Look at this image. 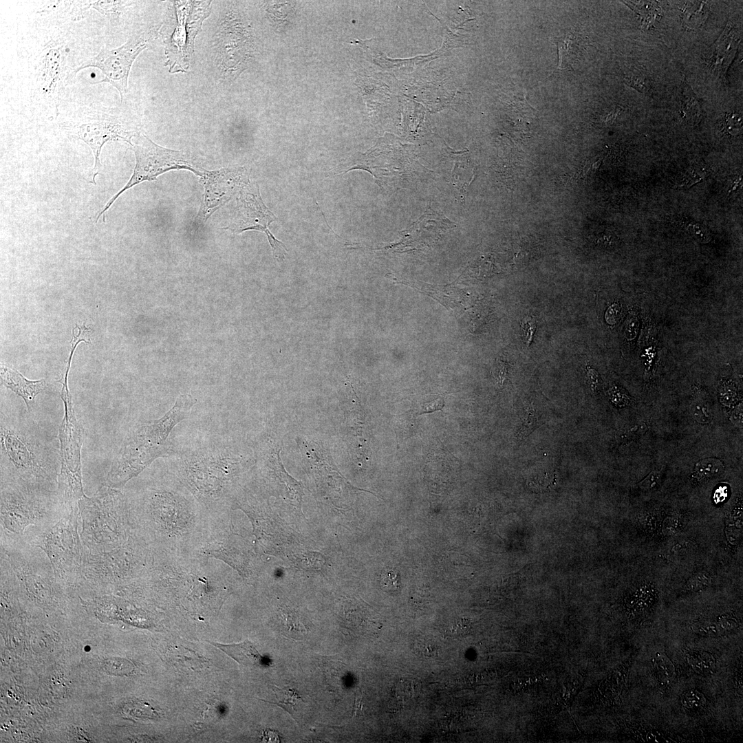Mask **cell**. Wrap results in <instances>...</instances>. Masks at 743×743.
Instances as JSON below:
<instances>
[{"instance_id": "cell-1", "label": "cell", "mask_w": 743, "mask_h": 743, "mask_svg": "<svg viewBox=\"0 0 743 743\" xmlns=\"http://www.w3.org/2000/svg\"><path fill=\"white\" fill-rule=\"evenodd\" d=\"M0 449L1 482L54 490L60 459L31 423L21 418H2Z\"/></svg>"}, {"instance_id": "cell-2", "label": "cell", "mask_w": 743, "mask_h": 743, "mask_svg": "<svg viewBox=\"0 0 743 743\" xmlns=\"http://www.w3.org/2000/svg\"><path fill=\"white\" fill-rule=\"evenodd\" d=\"M196 401L190 394H182L160 418L140 422L131 428L112 460L107 486L115 488L123 486L155 460L167 453L170 433L189 416Z\"/></svg>"}, {"instance_id": "cell-3", "label": "cell", "mask_w": 743, "mask_h": 743, "mask_svg": "<svg viewBox=\"0 0 743 743\" xmlns=\"http://www.w3.org/2000/svg\"><path fill=\"white\" fill-rule=\"evenodd\" d=\"M54 490L15 482H1V517L3 531L19 537L30 525L55 521L66 512Z\"/></svg>"}, {"instance_id": "cell-4", "label": "cell", "mask_w": 743, "mask_h": 743, "mask_svg": "<svg viewBox=\"0 0 743 743\" xmlns=\"http://www.w3.org/2000/svg\"><path fill=\"white\" fill-rule=\"evenodd\" d=\"M123 495L115 488L101 487L91 497L85 495L78 502L81 518L82 543L89 553L116 548L119 541V518L125 512Z\"/></svg>"}, {"instance_id": "cell-5", "label": "cell", "mask_w": 743, "mask_h": 743, "mask_svg": "<svg viewBox=\"0 0 743 743\" xmlns=\"http://www.w3.org/2000/svg\"><path fill=\"white\" fill-rule=\"evenodd\" d=\"M65 416L59 429L61 469L57 491L63 506L68 510L78 507L85 495L81 474L80 449L84 430L78 422L70 394L61 396Z\"/></svg>"}, {"instance_id": "cell-6", "label": "cell", "mask_w": 743, "mask_h": 743, "mask_svg": "<svg viewBox=\"0 0 743 743\" xmlns=\"http://www.w3.org/2000/svg\"><path fill=\"white\" fill-rule=\"evenodd\" d=\"M180 470L201 493L219 491L240 462V456L224 444L193 446L178 454Z\"/></svg>"}, {"instance_id": "cell-7", "label": "cell", "mask_w": 743, "mask_h": 743, "mask_svg": "<svg viewBox=\"0 0 743 743\" xmlns=\"http://www.w3.org/2000/svg\"><path fill=\"white\" fill-rule=\"evenodd\" d=\"M78 508L68 511L37 537V547L45 552L56 579L80 577L87 552L78 532Z\"/></svg>"}, {"instance_id": "cell-8", "label": "cell", "mask_w": 743, "mask_h": 743, "mask_svg": "<svg viewBox=\"0 0 743 743\" xmlns=\"http://www.w3.org/2000/svg\"><path fill=\"white\" fill-rule=\"evenodd\" d=\"M210 2L175 1V19L167 21L160 33L162 35L167 57L166 64L171 73L188 69L193 52L194 39L201 29L202 21L210 13Z\"/></svg>"}, {"instance_id": "cell-9", "label": "cell", "mask_w": 743, "mask_h": 743, "mask_svg": "<svg viewBox=\"0 0 743 743\" xmlns=\"http://www.w3.org/2000/svg\"><path fill=\"white\" fill-rule=\"evenodd\" d=\"M136 142L132 145L136 156V165L131 177L125 186L107 203L96 217V222L103 215L105 222V214L115 200L127 189L144 181L155 180L161 174L171 170H188L203 177L206 171L195 167L185 154L161 147L144 134L139 133Z\"/></svg>"}, {"instance_id": "cell-10", "label": "cell", "mask_w": 743, "mask_h": 743, "mask_svg": "<svg viewBox=\"0 0 743 743\" xmlns=\"http://www.w3.org/2000/svg\"><path fill=\"white\" fill-rule=\"evenodd\" d=\"M158 30L160 27L155 26L133 36L118 48L102 50L98 55L74 69V74L87 67L100 69L105 76L100 82L111 84L118 91L122 101L127 92L128 78L132 64L138 55L156 39Z\"/></svg>"}, {"instance_id": "cell-11", "label": "cell", "mask_w": 743, "mask_h": 743, "mask_svg": "<svg viewBox=\"0 0 743 743\" xmlns=\"http://www.w3.org/2000/svg\"><path fill=\"white\" fill-rule=\"evenodd\" d=\"M237 208L235 222L225 228L237 234L250 230L263 232L272 248L274 258L279 261L283 260L288 249L269 230L270 224L277 217L263 202L257 184H251L248 180L242 182L237 198Z\"/></svg>"}, {"instance_id": "cell-12", "label": "cell", "mask_w": 743, "mask_h": 743, "mask_svg": "<svg viewBox=\"0 0 743 743\" xmlns=\"http://www.w3.org/2000/svg\"><path fill=\"white\" fill-rule=\"evenodd\" d=\"M83 119L75 126L74 134L92 149L95 162L91 182L95 184V178L102 166L100 155L103 146L107 142L115 140H122L132 146V138L140 132L127 129L107 109L88 111Z\"/></svg>"}, {"instance_id": "cell-13", "label": "cell", "mask_w": 743, "mask_h": 743, "mask_svg": "<svg viewBox=\"0 0 743 743\" xmlns=\"http://www.w3.org/2000/svg\"><path fill=\"white\" fill-rule=\"evenodd\" d=\"M234 14H227L215 36L217 59L222 72L234 76L241 71L249 53L248 32Z\"/></svg>"}, {"instance_id": "cell-14", "label": "cell", "mask_w": 743, "mask_h": 743, "mask_svg": "<svg viewBox=\"0 0 743 743\" xmlns=\"http://www.w3.org/2000/svg\"><path fill=\"white\" fill-rule=\"evenodd\" d=\"M455 223L440 211L428 208L425 213L405 230H402L400 242L391 247L402 249H420L435 243Z\"/></svg>"}, {"instance_id": "cell-15", "label": "cell", "mask_w": 743, "mask_h": 743, "mask_svg": "<svg viewBox=\"0 0 743 743\" xmlns=\"http://www.w3.org/2000/svg\"><path fill=\"white\" fill-rule=\"evenodd\" d=\"M57 47H47L41 59L38 81L40 89L45 94L58 92L64 82L62 80L65 68L64 51Z\"/></svg>"}, {"instance_id": "cell-16", "label": "cell", "mask_w": 743, "mask_h": 743, "mask_svg": "<svg viewBox=\"0 0 743 743\" xmlns=\"http://www.w3.org/2000/svg\"><path fill=\"white\" fill-rule=\"evenodd\" d=\"M2 384L24 400L28 411L32 409L35 397L47 388L45 380H30L14 369L1 365Z\"/></svg>"}, {"instance_id": "cell-17", "label": "cell", "mask_w": 743, "mask_h": 743, "mask_svg": "<svg viewBox=\"0 0 743 743\" xmlns=\"http://www.w3.org/2000/svg\"><path fill=\"white\" fill-rule=\"evenodd\" d=\"M739 44L735 32L729 23L715 43L709 59L711 67L718 76L724 77L733 59Z\"/></svg>"}, {"instance_id": "cell-18", "label": "cell", "mask_w": 743, "mask_h": 743, "mask_svg": "<svg viewBox=\"0 0 743 743\" xmlns=\"http://www.w3.org/2000/svg\"><path fill=\"white\" fill-rule=\"evenodd\" d=\"M631 660H627L613 670L600 684L598 696L602 702L613 704L620 698L627 682L628 668Z\"/></svg>"}, {"instance_id": "cell-19", "label": "cell", "mask_w": 743, "mask_h": 743, "mask_svg": "<svg viewBox=\"0 0 743 743\" xmlns=\"http://www.w3.org/2000/svg\"><path fill=\"white\" fill-rule=\"evenodd\" d=\"M211 643L243 666L259 667L263 666L265 663L263 657L256 649L252 643L248 640L233 644L213 642Z\"/></svg>"}, {"instance_id": "cell-20", "label": "cell", "mask_w": 743, "mask_h": 743, "mask_svg": "<svg viewBox=\"0 0 743 743\" xmlns=\"http://www.w3.org/2000/svg\"><path fill=\"white\" fill-rule=\"evenodd\" d=\"M449 160L453 163L452 168L446 169L449 173L446 175L447 180L457 190V193L463 198L467 188L474 178L475 171L471 164L469 158L462 155H449Z\"/></svg>"}, {"instance_id": "cell-21", "label": "cell", "mask_w": 743, "mask_h": 743, "mask_svg": "<svg viewBox=\"0 0 743 743\" xmlns=\"http://www.w3.org/2000/svg\"><path fill=\"white\" fill-rule=\"evenodd\" d=\"M685 656L690 667L699 675L711 674L716 669V659L712 653L691 649L686 651Z\"/></svg>"}, {"instance_id": "cell-22", "label": "cell", "mask_w": 743, "mask_h": 743, "mask_svg": "<svg viewBox=\"0 0 743 743\" xmlns=\"http://www.w3.org/2000/svg\"><path fill=\"white\" fill-rule=\"evenodd\" d=\"M558 47L559 64L558 69H572L575 58L578 53V45L573 34L569 33L565 36L555 38Z\"/></svg>"}, {"instance_id": "cell-23", "label": "cell", "mask_w": 743, "mask_h": 743, "mask_svg": "<svg viewBox=\"0 0 743 743\" xmlns=\"http://www.w3.org/2000/svg\"><path fill=\"white\" fill-rule=\"evenodd\" d=\"M656 679L662 687H669L674 681L676 671L675 667L668 656L660 652H657L652 658Z\"/></svg>"}, {"instance_id": "cell-24", "label": "cell", "mask_w": 743, "mask_h": 743, "mask_svg": "<svg viewBox=\"0 0 743 743\" xmlns=\"http://www.w3.org/2000/svg\"><path fill=\"white\" fill-rule=\"evenodd\" d=\"M737 627V623L732 617L724 616L717 622L697 623L692 626L693 631L703 636H719Z\"/></svg>"}, {"instance_id": "cell-25", "label": "cell", "mask_w": 743, "mask_h": 743, "mask_svg": "<svg viewBox=\"0 0 743 743\" xmlns=\"http://www.w3.org/2000/svg\"><path fill=\"white\" fill-rule=\"evenodd\" d=\"M272 687L275 695V701L267 702L277 704L294 718V713L297 711V707L303 702L301 696L297 691L292 689L279 688L276 686H272ZM261 700L266 701L265 700Z\"/></svg>"}, {"instance_id": "cell-26", "label": "cell", "mask_w": 743, "mask_h": 743, "mask_svg": "<svg viewBox=\"0 0 743 743\" xmlns=\"http://www.w3.org/2000/svg\"><path fill=\"white\" fill-rule=\"evenodd\" d=\"M631 9L640 16L643 24L646 27L652 26L660 19V9L656 2L652 1H624Z\"/></svg>"}, {"instance_id": "cell-27", "label": "cell", "mask_w": 743, "mask_h": 743, "mask_svg": "<svg viewBox=\"0 0 743 743\" xmlns=\"http://www.w3.org/2000/svg\"><path fill=\"white\" fill-rule=\"evenodd\" d=\"M685 9L683 23L689 28L700 27L708 17L709 9L707 2L696 1Z\"/></svg>"}, {"instance_id": "cell-28", "label": "cell", "mask_w": 743, "mask_h": 743, "mask_svg": "<svg viewBox=\"0 0 743 743\" xmlns=\"http://www.w3.org/2000/svg\"><path fill=\"white\" fill-rule=\"evenodd\" d=\"M681 112L683 119L689 123H698L701 119L699 103L689 88H686L684 91L682 110Z\"/></svg>"}, {"instance_id": "cell-29", "label": "cell", "mask_w": 743, "mask_h": 743, "mask_svg": "<svg viewBox=\"0 0 743 743\" xmlns=\"http://www.w3.org/2000/svg\"><path fill=\"white\" fill-rule=\"evenodd\" d=\"M724 469L722 462L716 458H706L699 461L695 466V477L700 480L718 475Z\"/></svg>"}, {"instance_id": "cell-30", "label": "cell", "mask_w": 743, "mask_h": 743, "mask_svg": "<svg viewBox=\"0 0 743 743\" xmlns=\"http://www.w3.org/2000/svg\"><path fill=\"white\" fill-rule=\"evenodd\" d=\"M581 680L579 678L568 682L562 685L558 692L554 696L557 703L566 708L570 712V704L581 687Z\"/></svg>"}, {"instance_id": "cell-31", "label": "cell", "mask_w": 743, "mask_h": 743, "mask_svg": "<svg viewBox=\"0 0 743 743\" xmlns=\"http://www.w3.org/2000/svg\"><path fill=\"white\" fill-rule=\"evenodd\" d=\"M420 683L415 680L402 679L396 686L395 695L402 702L413 700L420 692Z\"/></svg>"}, {"instance_id": "cell-32", "label": "cell", "mask_w": 743, "mask_h": 743, "mask_svg": "<svg viewBox=\"0 0 743 743\" xmlns=\"http://www.w3.org/2000/svg\"><path fill=\"white\" fill-rule=\"evenodd\" d=\"M682 706L689 711H696L706 705L707 700L704 694L696 689H689L682 694Z\"/></svg>"}, {"instance_id": "cell-33", "label": "cell", "mask_w": 743, "mask_h": 743, "mask_svg": "<svg viewBox=\"0 0 743 743\" xmlns=\"http://www.w3.org/2000/svg\"><path fill=\"white\" fill-rule=\"evenodd\" d=\"M537 424V417L535 409L531 407H528L522 418L521 429L517 434L518 440H524L528 436L536 427Z\"/></svg>"}, {"instance_id": "cell-34", "label": "cell", "mask_w": 743, "mask_h": 743, "mask_svg": "<svg viewBox=\"0 0 743 743\" xmlns=\"http://www.w3.org/2000/svg\"><path fill=\"white\" fill-rule=\"evenodd\" d=\"M637 740L642 742H676V740L665 733L655 730H642L635 733Z\"/></svg>"}, {"instance_id": "cell-35", "label": "cell", "mask_w": 743, "mask_h": 743, "mask_svg": "<svg viewBox=\"0 0 743 743\" xmlns=\"http://www.w3.org/2000/svg\"><path fill=\"white\" fill-rule=\"evenodd\" d=\"M413 646L415 652L421 656L431 657L438 652L436 643L429 638H419L415 641Z\"/></svg>"}, {"instance_id": "cell-36", "label": "cell", "mask_w": 743, "mask_h": 743, "mask_svg": "<svg viewBox=\"0 0 743 743\" xmlns=\"http://www.w3.org/2000/svg\"><path fill=\"white\" fill-rule=\"evenodd\" d=\"M380 583L384 590L395 591L400 587V578L396 570L387 568L382 572Z\"/></svg>"}, {"instance_id": "cell-37", "label": "cell", "mask_w": 743, "mask_h": 743, "mask_svg": "<svg viewBox=\"0 0 743 743\" xmlns=\"http://www.w3.org/2000/svg\"><path fill=\"white\" fill-rule=\"evenodd\" d=\"M647 430L645 423L634 426L629 429H625L616 434V440L618 442H627L637 438Z\"/></svg>"}, {"instance_id": "cell-38", "label": "cell", "mask_w": 743, "mask_h": 743, "mask_svg": "<svg viewBox=\"0 0 743 743\" xmlns=\"http://www.w3.org/2000/svg\"><path fill=\"white\" fill-rule=\"evenodd\" d=\"M742 117L737 114H731L725 119L724 129L731 135L738 134L742 127Z\"/></svg>"}, {"instance_id": "cell-39", "label": "cell", "mask_w": 743, "mask_h": 743, "mask_svg": "<svg viewBox=\"0 0 743 743\" xmlns=\"http://www.w3.org/2000/svg\"><path fill=\"white\" fill-rule=\"evenodd\" d=\"M711 579L707 573H699L690 579L686 584V588L691 591L702 590L710 583Z\"/></svg>"}, {"instance_id": "cell-40", "label": "cell", "mask_w": 743, "mask_h": 743, "mask_svg": "<svg viewBox=\"0 0 743 743\" xmlns=\"http://www.w3.org/2000/svg\"><path fill=\"white\" fill-rule=\"evenodd\" d=\"M660 472L654 471L651 472L644 480L638 484L643 490H650L655 487L660 480Z\"/></svg>"}, {"instance_id": "cell-41", "label": "cell", "mask_w": 743, "mask_h": 743, "mask_svg": "<svg viewBox=\"0 0 743 743\" xmlns=\"http://www.w3.org/2000/svg\"><path fill=\"white\" fill-rule=\"evenodd\" d=\"M524 332L525 334V340L528 345H529L532 341L533 334L536 328L535 322L530 318H528L523 323Z\"/></svg>"}, {"instance_id": "cell-42", "label": "cell", "mask_w": 743, "mask_h": 743, "mask_svg": "<svg viewBox=\"0 0 743 743\" xmlns=\"http://www.w3.org/2000/svg\"><path fill=\"white\" fill-rule=\"evenodd\" d=\"M470 628L471 623L469 621L461 619L451 627V630L453 633L457 634H463L466 632H468Z\"/></svg>"}, {"instance_id": "cell-43", "label": "cell", "mask_w": 743, "mask_h": 743, "mask_svg": "<svg viewBox=\"0 0 743 743\" xmlns=\"http://www.w3.org/2000/svg\"><path fill=\"white\" fill-rule=\"evenodd\" d=\"M363 697L361 693L356 692L355 695V702L353 711V717L358 716L363 709Z\"/></svg>"}, {"instance_id": "cell-44", "label": "cell", "mask_w": 743, "mask_h": 743, "mask_svg": "<svg viewBox=\"0 0 743 743\" xmlns=\"http://www.w3.org/2000/svg\"><path fill=\"white\" fill-rule=\"evenodd\" d=\"M262 739L263 741L267 742H279L280 740L279 735L272 730L265 731Z\"/></svg>"}, {"instance_id": "cell-45", "label": "cell", "mask_w": 743, "mask_h": 743, "mask_svg": "<svg viewBox=\"0 0 743 743\" xmlns=\"http://www.w3.org/2000/svg\"><path fill=\"white\" fill-rule=\"evenodd\" d=\"M587 374H588V378L589 379V381L591 383L592 386H595V384L596 385L598 384V383H599L598 374L594 369H593L592 368H588Z\"/></svg>"}, {"instance_id": "cell-46", "label": "cell", "mask_w": 743, "mask_h": 743, "mask_svg": "<svg viewBox=\"0 0 743 743\" xmlns=\"http://www.w3.org/2000/svg\"><path fill=\"white\" fill-rule=\"evenodd\" d=\"M619 112H620V107H616L613 109V111H612L608 115H607L605 116V121L606 122L612 121L613 120L615 119V118L617 116V115L618 114Z\"/></svg>"}]
</instances>
